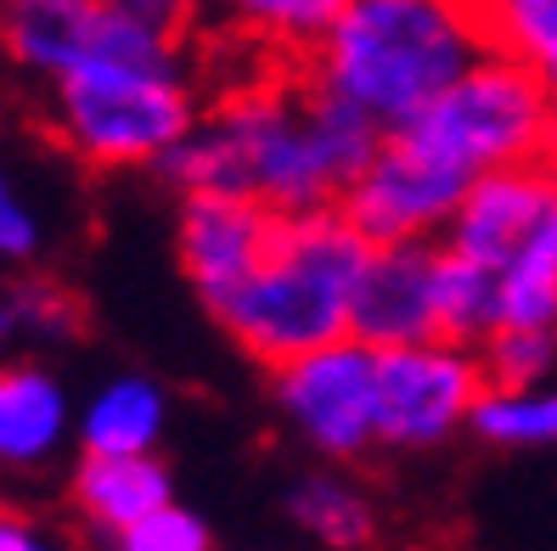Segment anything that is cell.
Segmentation results:
<instances>
[{"instance_id": "1", "label": "cell", "mask_w": 557, "mask_h": 551, "mask_svg": "<svg viewBox=\"0 0 557 551\" xmlns=\"http://www.w3.org/2000/svg\"><path fill=\"white\" fill-rule=\"evenodd\" d=\"M377 147L383 129L338 96L315 90L293 62V74L276 68L243 79L214 108H203L191 136L158 164V175L181 198L186 191H237V198L299 214L338 203Z\"/></svg>"}, {"instance_id": "2", "label": "cell", "mask_w": 557, "mask_h": 551, "mask_svg": "<svg viewBox=\"0 0 557 551\" xmlns=\"http://www.w3.org/2000/svg\"><path fill=\"white\" fill-rule=\"evenodd\" d=\"M490 46V17L468 0H349L299 68L315 90L395 136Z\"/></svg>"}, {"instance_id": "3", "label": "cell", "mask_w": 557, "mask_h": 551, "mask_svg": "<svg viewBox=\"0 0 557 551\" xmlns=\"http://www.w3.org/2000/svg\"><path fill=\"white\" fill-rule=\"evenodd\" d=\"M367 253L372 242L355 231V220L338 203L282 214L259 271L237 293H225L209 315L259 366H282L305 349L349 338Z\"/></svg>"}, {"instance_id": "4", "label": "cell", "mask_w": 557, "mask_h": 551, "mask_svg": "<svg viewBox=\"0 0 557 551\" xmlns=\"http://www.w3.org/2000/svg\"><path fill=\"white\" fill-rule=\"evenodd\" d=\"M203 118L186 57H96L46 85V124L90 170H158Z\"/></svg>"}, {"instance_id": "5", "label": "cell", "mask_w": 557, "mask_h": 551, "mask_svg": "<svg viewBox=\"0 0 557 551\" xmlns=\"http://www.w3.org/2000/svg\"><path fill=\"white\" fill-rule=\"evenodd\" d=\"M203 0H0V51L28 79H62L96 57H186Z\"/></svg>"}, {"instance_id": "6", "label": "cell", "mask_w": 557, "mask_h": 551, "mask_svg": "<svg viewBox=\"0 0 557 551\" xmlns=\"http://www.w3.org/2000/svg\"><path fill=\"white\" fill-rule=\"evenodd\" d=\"M406 129L479 180L490 170L552 158L557 152V102H552L546 79L530 62H518L512 51L490 46L473 68L450 90H440V102H429Z\"/></svg>"}, {"instance_id": "7", "label": "cell", "mask_w": 557, "mask_h": 551, "mask_svg": "<svg viewBox=\"0 0 557 551\" xmlns=\"http://www.w3.org/2000/svg\"><path fill=\"white\" fill-rule=\"evenodd\" d=\"M271 400L282 423L326 462H360L377 450V349L367 338H333L271 366Z\"/></svg>"}, {"instance_id": "8", "label": "cell", "mask_w": 557, "mask_h": 551, "mask_svg": "<svg viewBox=\"0 0 557 551\" xmlns=\"http://www.w3.org/2000/svg\"><path fill=\"white\" fill-rule=\"evenodd\" d=\"M490 388L473 343L417 338L377 349V444L434 450L473 423V405Z\"/></svg>"}, {"instance_id": "9", "label": "cell", "mask_w": 557, "mask_h": 551, "mask_svg": "<svg viewBox=\"0 0 557 551\" xmlns=\"http://www.w3.org/2000/svg\"><path fill=\"white\" fill-rule=\"evenodd\" d=\"M468 186V170H456L411 129H395L372 152V164L349 180L338 209L355 220V231L367 242H440Z\"/></svg>"}, {"instance_id": "10", "label": "cell", "mask_w": 557, "mask_h": 551, "mask_svg": "<svg viewBox=\"0 0 557 551\" xmlns=\"http://www.w3.org/2000/svg\"><path fill=\"white\" fill-rule=\"evenodd\" d=\"M282 209L259 203V198H237V191H186L181 214H175V253L186 281L198 287L203 310H214L225 293L259 271L271 237H276Z\"/></svg>"}, {"instance_id": "11", "label": "cell", "mask_w": 557, "mask_h": 551, "mask_svg": "<svg viewBox=\"0 0 557 551\" xmlns=\"http://www.w3.org/2000/svg\"><path fill=\"white\" fill-rule=\"evenodd\" d=\"M434 259H440V242H372L367 271H360V287H355L349 333L367 338L372 349L440 338Z\"/></svg>"}, {"instance_id": "12", "label": "cell", "mask_w": 557, "mask_h": 551, "mask_svg": "<svg viewBox=\"0 0 557 551\" xmlns=\"http://www.w3.org/2000/svg\"><path fill=\"white\" fill-rule=\"evenodd\" d=\"M74 400L46 366L12 361L0 366V467L35 473L57 462V450L74 434Z\"/></svg>"}, {"instance_id": "13", "label": "cell", "mask_w": 557, "mask_h": 551, "mask_svg": "<svg viewBox=\"0 0 557 551\" xmlns=\"http://www.w3.org/2000/svg\"><path fill=\"white\" fill-rule=\"evenodd\" d=\"M69 490H74V506L90 529L124 535L147 512L175 501V478L158 462V450H147V456H90L85 450Z\"/></svg>"}, {"instance_id": "14", "label": "cell", "mask_w": 557, "mask_h": 551, "mask_svg": "<svg viewBox=\"0 0 557 551\" xmlns=\"http://www.w3.org/2000/svg\"><path fill=\"white\" fill-rule=\"evenodd\" d=\"M163 428H170V395L141 372L108 377L74 423L79 450H90V456H147V450H158Z\"/></svg>"}, {"instance_id": "15", "label": "cell", "mask_w": 557, "mask_h": 551, "mask_svg": "<svg viewBox=\"0 0 557 551\" xmlns=\"http://www.w3.org/2000/svg\"><path fill=\"white\" fill-rule=\"evenodd\" d=\"M344 7L349 0H203V12H214L232 35L265 46L282 62H305Z\"/></svg>"}, {"instance_id": "16", "label": "cell", "mask_w": 557, "mask_h": 551, "mask_svg": "<svg viewBox=\"0 0 557 551\" xmlns=\"http://www.w3.org/2000/svg\"><path fill=\"white\" fill-rule=\"evenodd\" d=\"M287 517L305 540L321 551H367L377 535V512L372 496L344 473H305L287 490Z\"/></svg>"}, {"instance_id": "17", "label": "cell", "mask_w": 557, "mask_h": 551, "mask_svg": "<svg viewBox=\"0 0 557 551\" xmlns=\"http://www.w3.org/2000/svg\"><path fill=\"white\" fill-rule=\"evenodd\" d=\"M468 434L490 450H557V377L490 383L473 405Z\"/></svg>"}, {"instance_id": "18", "label": "cell", "mask_w": 557, "mask_h": 551, "mask_svg": "<svg viewBox=\"0 0 557 551\" xmlns=\"http://www.w3.org/2000/svg\"><path fill=\"white\" fill-rule=\"evenodd\" d=\"M434 315H440V338L456 343H484L496 333V315H502V293H496V271L473 265L468 253H456L440 242L434 259Z\"/></svg>"}, {"instance_id": "19", "label": "cell", "mask_w": 557, "mask_h": 551, "mask_svg": "<svg viewBox=\"0 0 557 551\" xmlns=\"http://www.w3.org/2000/svg\"><path fill=\"white\" fill-rule=\"evenodd\" d=\"M490 40L530 62L557 102V0H502L490 12Z\"/></svg>"}, {"instance_id": "20", "label": "cell", "mask_w": 557, "mask_h": 551, "mask_svg": "<svg viewBox=\"0 0 557 551\" xmlns=\"http://www.w3.org/2000/svg\"><path fill=\"white\" fill-rule=\"evenodd\" d=\"M479 361L490 383H546L557 377V327H496Z\"/></svg>"}, {"instance_id": "21", "label": "cell", "mask_w": 557, "mask_h": 551, "mask_svg": "<svg viewBox=\"0 0 557 551\" xmlns=\"http://www.w3.org/2000/svg\"><path fill=\"white\" fill-rule=\"evenodd\" d=\"M12 315H17V333L23 338H40V343H62L79 333V304L62 281L51 276H17L12 287Z\"/></svg>"}, {"instance_id": "22", "label": "cell", "mask_w": 557, "mask_h": 551, "mask_svg": "<svg viewBox=\"0 0 557 551\" xmlns=\"http://www.w3.org/2000/svg\"><path fill=\"white\" fill-rule=\"evenodd\" d=\"M46 253V214L35 209V198L23 191V180L0 164V265H35Z\"/></svg>"}, {"instance_id": "23", "label": "cell", "mask_w": 557, "mask_h": 551, "mask_svg": "<svg viewBox=\"0 0 557 551\" xmlns=\"http://www.w3.org/2000/svg\"><path fill=\"white\" fill-rule=\"evenodd\" d=\"M113 551H214V535L191 506L170 501L147 512L141 524H129L124 535H113Z\"/></svg>"}, {"instance_id": "24", "label": "cell", "mask_w": 557, "mask_h": 551, "mask_svg": "<svg viewBox=\"0 0 557 551\" xmlns=\"http://www.w3.org/2000/svg\"><path fill=\"white\" fill-rule=\"evenodd\" d=\"M0 551H62V540L51 529H40L35 517L0 506Z\"/></svg>"}, {"instance_id": "25", "label": "cell", "mask_w": 557, "mask_h": 551, "mask_svg": "<svg viewBox=\"0 0 557 551\" xmlns=\"http://www.w3.org/2000/svg\"><path fill=\"white\" fill-rule=\"evenodd\" d=\"M12 333H17V315H12V293L0 287V349L12 343Z\"/></svg>"}, {"instance_id": "26", "label": "cell", "mask_w": 557, "mask_h": 551, "mask_svg": "<svg viewBox=\"0 0 557 551\" xmlns=\"http://www.w3.org/2000/svg\"><path fill=\"white\" fill-rule=\"evenodd\" d=\"M468 7H473V12H484V17H490V12H496V7H502V0H468Z\"/></svg>"}]
</instances>
